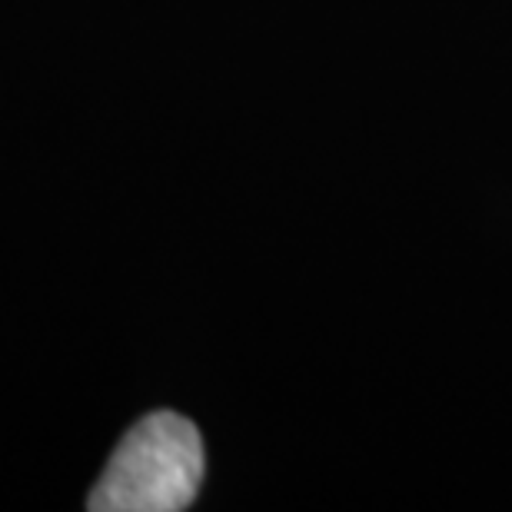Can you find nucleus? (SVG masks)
<instances>
[{"instance_id":"nucleus-1","label":"nucleus","mask_w":512,"mask_h":512,"mask_svg":"<svg viewBox=\"0 0 512 512\" xmlns=\"http://www.w3.org/2000/svg\"><path fill=\"white\" fill-rule=\"evenodd\" d=\"M200 429L180 413H150L120 439L87 499L90 512H180L203 483Z\"/></svg>"}]
</instances>
